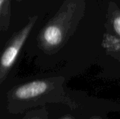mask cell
Wrapping results in <instances>:
<instances>
[{"label":"cell","mask_w":120,"mask_h":119,"mask_svg":"<svg viewBox=\"0 0 120 119\" xmlns=\"http://www.w3.org/2000/svg\"><path fill=\"white\" fill-rule=\"evenodd\" d=\"M84 0H65L39 34V47L48 54L61 49L72 36L85 13Z\"/></svg>","instance_id":"1"},{"label":"cell","mask_w":120,"mask_h":119,"mask_svg":"<svg viewBox=\"0 0 120 119\" xmlns=\"http://www.w3.org/2000/svg\"><path fill=\"white\" fill-rule=\"evenodd\" d=\"M38 19L37 15L30 18L27 24L15 32L6 43L0 60V82L6 79L11 69L15 64L18 56L27 39L30 34Z\"/></svg>","instance_id":"2"},{"label":"cell","mask_w":120,"mask_h":119,"mask_svg":"<svg viewBox=\"0 0 120 119\" xmlns=\"http://www.w3.org/2000/svg\"><path fill=\"white\" fill-rule=\"evenodd\" d=\"M56 80H35L15 88L13 97L18 100H29L44 95L54 88Z\"/></svg>","instance_id":"3"},{"label":"cell","mask_w":120,"mask_h":119,"mask_svg":"<svg viewBox=\"0 0 120 119\" xmlns=\"http://www.w3.org/2000/svg\"><path fill=\"white\" fill-rule=\"evenodd\" d=\"M11 16V1L10 0H0V18L1 29L6 30L9 25Z\"/></svg>","instance_id":"4"},{"label":"cell","mask_w":120,"mask_h":119,"mask_svg":"<svg viewBox=\"0 0 120 119\" xmlns=\"http://www.w3.org/2000/svg\"><path fill=\"white\" fill-rule=\"evenodd\" d=\"M111 22L115 33L120 38V11H116L113 13Z\"/></svg>","instance_id":"5"},{"label":"cell","mask_w":120,"mask_h":119,"mask_svg":"<svg viewBox=\"0 0 120 119\" xmlns=\"http://www.w3.org/2000/svg\"><path fill=\"white\" fill-rule=\"evenodd\" d=\"M70 119V118H68V117H67V118H64V119Z\"/></svg>","instance_id":"6"},{"label":"cell","mask_w":120,"mask_h":119,"mask_svg":"<svg viewBox=\"0 0 120 119\" xmlns=\"http://www.w3.org/2000/svg\"><path fill=\"white\" fill-rule=\"evenodd\" d=\"M15 1H22V0H15Z\"/></svg>","instance_id":"7"},{"label":"cell","mask_w":120,"mask_h":119,"mask_svg":"<svg viewBox=\"0 0 120 119\" xmlns=\"http://www.w3.org/2000/svg\"></svg>","instance_id":"8"}]
</instances>
